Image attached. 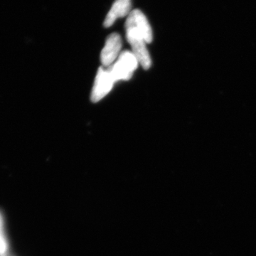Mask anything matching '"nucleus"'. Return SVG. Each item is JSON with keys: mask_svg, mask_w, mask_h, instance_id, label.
Returning <instances> with one entry per match:
<instances>
[{"mask_svg": "<svg viewBox=\"0 0 256 256\" xmlns=\"http://www.w3.org/2000/svg\"><path fill=\"white\" fill-rule=\"evenodd\" d=\"M139 62L132 52L124 50L121 52L118 60L108 70L114 82L128 80L132 78L134 70L137 69Z\"/></svg>", "mask_w": 256, "mask_h": 256, "instance_id": "nucleus-1", "label": "nucleus"}, {"mask_svg": "<svg viewBox=\"0 0 256 256\" xmlns=\"http://www.w3.org/2000/svg\"><path fill=\"white\" fill-rule=\"evenodd\" d=\"M8 250V242L5 234L4 218L0 212V256H5Z\"/></svg>", "mask_w": 256, "mask_h": 256, "instance_id": "nucleus-7", "label": "nucleus"}, {"mask_svg": "<svg viewBox=\"0 0 256 256\" xmlns=\"http://www.w3.org/2000/svg\"><path fill=\"white\" fill-rule=\"evenodd\" d=\"M128 42L132 47V52L139 64L148 70L151 66V58L146 47V42L140 33L131 26H126Z\"/></svg>", "mask_w": 256, "mask_h": 256, "instance_id": "nucleus-2", "label": "nucleus"}, {"mask_svg": "<svg viewBox=\"0 0 256 256\" xmlns=\"http://www.w3.org/2000/svg\"><path fill=\"white\" fill-rule=\"evenodd\" d=\"M126 26H131L142 34L146 44L152 42V31L146 15L140 10H133L126 20Z\"/></svg>", "mask_w": 256, "mask_h": 256, "instance_id": "nucleus-5", "label": "nucleus"}, {"mask_svg": "<svg viewBox=\"0 0 256 256\" xmlns=\"http://www.w3.org/2000/svg\"><path fill=\"white\" fill-rule=\"evenodd\" d=\"M132 12V2L131 0H116L111 6L110 11L106 15L104 26L110 28L114 22L119 18L128 16Z\"/></svg>", "mask_w": 256, "mask_h": 256, "instance_id": "nucleus-6", "label": "nucleus"}, {"mask_svg": "<svg viewBox=\"0 0 256 256\" xmlns=\"http://www.w3.org/2000/svg\"><path fill=\"white\" fill-rule=\"evenodd\" d=\"M122 38L118 34L112 33L106 40L105 46L101 52L100 60L104 67H109L120 54Z\"/></svg>", "mask_w": 256, "mask_h": 256, "instance_id": "nucleus-4", "label": "nucleus"}, {"mask_svg": "<svg viewBox=\"0 0 256 256\" xmlns=\"http://www.w3.org/2000/svg\"><path fill=\"white\" fill-rule=\"evenodd\" d=\"M114 82L108 69L100 67L96 75L92 94V100L97 102L110 92Z\"/></svg>", "mask_w": 256, "mask_h": 256, "instance_id": "nucleus-3", "label": "nucleus"}]
</instances>
